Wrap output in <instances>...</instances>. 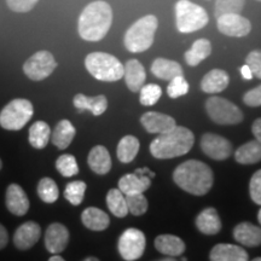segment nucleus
<instances>
[{
    "label": "nucleus",
    "instance_id": "f257e3e1",
    "mask_svg": "<svg viewBox=\"0 0 261 261\" xmlns=\"http://www.w3.org/2000/svg\"><path fill=\"white\" fill-rule=\"evenodd\" d=\"M113 23V10L108 3L96 0L81 12L77 23L80 37L86 41H99L106 37Z\"/></svg>",
    "mask_w": 261,
    "mask_h": 261
},
{
    "label": "nucleus",
    "instance_id": "f03ea898",
    "mask_svg": "<svg viewBox=\"0 0 261 261\" xmlns=\"http://www.w3.org/2000/svg\"><path fill=\"white\" fill-rule=\"evenodd\" d=\"M173 180L189 194L203 196L213 187V172L207 165L196 160L182 162L173 173Z\"/></svg>",
    "mask_w": 261,
    "mask_h": 261
},
{
    "label": "nucleus",
    "instance_id": "7ed1b4c3",
    "mask_svg": "<svg viewBox=\"0 0 261 261\" xmlns=\"http://www.w3.org/2000/svg\"><path fill=\"white\" fill-rule=\"evenodd\" d=\"M195 143L194 133L187 127L175 126L167 133L159 135L150 144V152L156 159H174L190 151Z\"/></svg>",
    "mask_w": 261,
    "mask_h": 261
},
{
    "label": "nucleus",
    "instance_id": "20e7f679",
    "mask_svg": "<svg viewBox=\"0 0 261 261\" xmlns=\"http://www.w3.org/2000/svg\"><path fill=\"white\" fill-rule=\"evenodd\" d=\"M158 27L159 19L154 15H146L136 21L127 29L123 39L127 50L133 54H139L151 47Z\"/></svg>",
    "mask_w": 261,
    "mask_h": 261
},
{
    "label": "nucleus",
    "instance_id": "39448f33",
    "mask_svg": "<svg viewBox=\"0 0 261 261\" xmlns=\"http://www.w3.org/2000/svg\"><path fill=\"white\" fill-rule=\"evenodd\" d=\"M85 67L97 80L113 83L123 77V64L113 55L92 52L85 58Z\"/></svg>",
    "mask_w": 261,
    "mask_h": 261
},
{
    "label": "nucleus",
    "instance_id": "423d86ee",
    "mask_svg": "<svg viewBox=\"0 0 261 261\" xmlns=\"http://www.w3.org/2000/svg\"><path fill=\"white\" fill-rule=\"evenodd\" d=\"M208 14L202 6L190 0H179L175 4V24L180 33H194L208 24Z\"/></svg>",
    "mask_w": 261,
    "mask_h": 261
},
{
    "label": "nucleus",
    "instance_id": "0eeeda50",
    "mask_svg": "<svg viewBox=\"0 0 261 261\" xmlns=\"http://www.w3.org/2000/svg\"><path fill=\"white\" fill-rule=\"evenodd\" d=\"M33 114V104L28 99L16 98L0 112V126L8 130H18L27 125Z\"/></svg>",
    "mask_w": 261,
    "mask_h": 261
},
{
    "label": "nucleus",
    "instance_id": "6e6552de",
    "mask_svg": "<svg viewBox=\"0 0 261 261\" xmlns=\"http://www.w3.org/2000/svg\"><path fill=\"white\" fill-rule=\"evenodd\" d=\"M205 110L212 121L219 125H237L243 120V114L240 108L221 97L208 98Z\"/></svg>",
    "mask_w": 261,
    "mask_h": 261
},
{
    "label": "nucleus",
    "instance_id": "1a4fd4ad",
    "mask_svg": "<svg viewBox=\"0 0 261 261\" xmlns=\"http://www.w3.org/2000/svg\"><path fill=\"white\" fill-rule=\"evenodd\" d=\"M57 68V62L54 55L48 51H38L29 57L23 64V71L33 81H41L54 73Z\"/></svg>",
    "mask_w": 261,
    "mask_h": 261
},
{
    "label": "nucleus",
    "instance_id": "9d476101",
    "mask_svg": "<svg viewBox=\"0 0 261 261\" xmlns=\"http://www.w3.org/2000/svg\"><path fill=\"white\" fill-rule=\"evenodd\" d=\"M145 236L138 228H128L119 240V252L126 261L138 260L145 250Z\"/></svg>",
    "mask_w": 261,
    "mask_h": 261
},
{
    "label": "nucleus",
    "instance_id": "9b49d317",
    "mask_svg": "<svg viewBox=\"0 0 261 261\" xmlns=\"http://www.w3.org/2000/svg\"><path fill=\"white\" fill-rule=\"evenodd\" d=\"M201 149L208 158L223 161L232 154V145L224 137L214 135V133H205L201 138Z\"/></svg>",
    "mask_w": 261,
    "mask_h": 261
},
{
    "label": "nucleus",
    "instance_id": "f8f14e48",
    "mask_svg": "<svg viewBox=\"0 0 261 261\" xmlns=\"http://www.w3.org/2000/svg\"><path fill=\"white\" fill-rule=\"evenodd\" d=\"M217 19L219 32L227 37H247L252 31V23L249 22V19L243 17L241 14H226Z\"/></svg>",
    "mask_w": 261,
    "mask_h": 261
},
{
    "label": "nucleus",
    "instance_id": "ddd939ff",
    "mask_svg": "<svg viewBox=\"0 0 261 261\" xmlns=\"http://www.w3.org/2000/svg\"><path fill=\"white\" fill-rule=\"evenodd\" d=\"M69 242V231L60 223L51 224L45 232V246L52 254H60Z\"/></svg>",
    "mask_w": 261,
    "mask_h": 261
},
{
    "label": "nucleus",
    "instance_id": "4468645a",
    "mask_svg": "<svg viewBox=\"0 0 261 261\" xmlns=\"http://www.w3.org/2000/svg\"><path fill=\"white\" fill-rule=\"evenodd\" d=\"M140 122L149 133H158V135L167 133L177 126L175 120L172 116L156 112L145 113L140 117Z\"/></svg>",
    "mask_w": 261,
    "mask_h": 261
},
{
    "label": "nucleus",
    "instance_id": "2eb2a0df",
    "mask_svg": "<svg viewBox=\"0 0 261 261\" xmlns=\"http://www.w3.org/2000/svg\"><path fill=\"white\" fill-rule=\"evenodd\" d=\"M41 236V228L34 221H27L22 224L14 234L15 246L21 250L29 249L38 242Z\"/></svg>",
    "mask_w": 261,
    "mask_h": 261
},
{
    "label": "nucleus",
    "instance_id": "dca6fc26",
    "mask_svg": "<svg viewBox=\"0 0 261 261\" xmlns=\"http://www.w3.org/2000/svg\"><path fill=\"white\" fill-rule=\"evenodd\" d=\"M6 207L12 214L22 217L29 210V200L23 189L17 184L9 185L6 190Z\"/></svg>",
    "mask_w": 261,
    "mask_h": 261
},
{
    "label": "nucleus",
    "instance_id": "f3484780",
    "mask_svg": "<svg viewBox=\"0 0 261 261\" xmlns=\"http://www.w3.org/2000/svg\"><path fill=\"white\" fill-rule=\"evenodd\" d=\"M123 77H125L127 87L132 92H138L144 86L146 73L143 64L137 60H129L123 65Z\"/></svg>",
    "mask_w": 261,
    "mask_h": 261
},
{
    "label": "nucleus",
    "instance_id": "a211bd4d",
    "mask_svg": "<svg viewBox=\"0 0 261 261\" xmlns=\"http://www.w3.org/2000/svg\"><path fill=\"white\" fill-rule=\"evenodd\" d=\"M211 261H248V253L236 244H217L211 252Z\"/></svg>",
    "mask_w": 261,
    "mask_h": 261
},
{
    "label": "nucleus",
    "instance_id": "6ab92c4d",
    "mask_svg": "<svg viewBox=\"0 0 261 261\" xmlns=\"http://www.w3.org/2000/svg\"><path fill=\"white\" fill-rule=\"evenodd\" d=\"M150 187V179L143 173L126 174L119 180V190L123 195L143 194Z\"/></svg>",
    "mask_w": 261,
    "mask_h": 261
},
{
    "label": "nucleus",
    "instance_id": "aec40b11",
    "mask_svg": "<svg viewBox=\"0 0 261 261\" xmlns=\"http://www.w3.org/2000/svg\"><path fill=\"white\" fill-rule=\"evenodd\" d=\"M233 237L244 247H257L261 244V227L252 223H241L234 227Z\"/></svg>",
    "mask_w": 261,
    "mask_h": 261
},
{
    "label": "nucleus",
    "instance_id": "412c9836",
    "mask_svg": "<svg viewBox=\"0 0 261 261\" xmlns=\"http://www.w3.org/2000/svg\"><path fill=\"white\" fill-rule=\"evenodd\" d=\"M74 107L79 112L89 110L94 116H99L108 109V99L106 96L100 94L96 97H87L85 94H76L73 99Z\"/></svg>",
    "mask_w": 261,
    "mask_h": 261
},
{
    "label": "nucleus",
    "instance_id": "4be33fe9",
    "mask_svg": "<svg viewBox=\"0 0 261 261\" xmlns=\"http://www.w3.org/2000/svg\"><path fill=\"white\" fill-rule=\"evenodd\" d=\"M87 162H89L90 168L99 175L107 174L112 169V158H110L109 151L103 145H97L91 150Z\"/></svg>",
    "mask_w": 261,
    "mask_h": 261
},
{
    "label": "nucleus",
    "instance_id": "5701e85b",
    "mask_svg": "<svg viewBox=\"0 0 261 261\" xmlns=\"http://www.w3.org/2000/svg\"><path fill=\"white\" fill-rule=\"evenodd\" d=\"M230 77L221 69H213L207 73L201 81V89L205 93H219L228 86Z\"/></svg>",
    "mask_w": 261,
    "mask_h": 261
},
{
    "label": "nucleus",
    "instance_id": "b1692460",
    "mask_svg": "<svg viewBox=\"0 0 261 261\" xmlns=\"http://www.w3.org/2000/svg\"><path fill=\"white\" fill-rule=\"evenodd\" d=\"M155 248L167 256H179L185 252V243L174 234H160L155 240Z\"/></svg>",
    "mask_w": 261,
    "mask_h": 261
},
{
    "label": "nucleus",
    "instance_id": "393cba45",
    "mask_svg": "<svg viewBox=\"0 0 261 261\" xmlns=\"http://www.w3.org/2000/svg\"><path fill=\"white\" fill-rule=\"evenodd\" d=\"M196 226L204 234H217L221 230V220L214 208H205L198 214Z\"/></svg>",
    "mask_w": 261,
    "mask_h": 261
},
{
    "label": "nucleus",
    "instance_id": "a878e982",
    "mask_svg": "<svg viewBox=\"0 0 261 261\" xmlns=\"http://www.w3.org/2000/svg\"><path fill=\"white\" fill-rule=\"evenodd\" d=\"M151 73L161 80L171 81L174 77L182 75L181 65L175 61L166 60V58H158L151 65Z\"/></svg>",
    "mask_w": 261,
    "mask_h": 261
},
{
    "label": "nucleus",
    "instance_id": "bb28decb",
    "mask_svg": "<svg viewBox=\"0 0 261 261\" xmlns=\"http://www.w3.org/2000/svg\"><path fill=\"white\" fill-rule=\"evenodd\" d=\"M81 220L85 226L93 231L106 230L110 224L109 215L96 207L86 208L81 214Z\"/></svg>",
    "mask_w": 261,
    "mask_h": 261
},
{
    "label": "nucleus",
    "instance_id": "cd10ccee",
    "mask_svg": "<svg viewBox=\"0 0 261 261\" xmlns=\"http://www.w3.org/2000/svg\"><path fill=\"white\" fill-rule=\"evenodd\" d=\"M75 128L73 123L68 120H62L55 127L54 132L51 135V142L58 149H67L71 144L75 137Z\"/></svg>",
    "mask_w": 261,
    "mask_h": 261
},
{
    "label": "nucleus",
    "instance_id": "c85d7f7f",
    "mask_svg": "<svg viewBox=\"0 0 261 261\" xmlns=\"http://www.w3.org/2000/svg\"><path fill=\"white\" fill-rule=\"evenodd\" d=\"M234 159L242 165H253L261 161V143L257 140H252L237 149L234 152Z\"/></svg>",
    "mask_w": 261,
    "mask_h": 261
},
{
    "label": "nucleus",
    "instance_id": "c756f323",
    "mask_svg": "<svg viewBox=\"0 0 261 261\" xmlns=\"http://www.w3.org/2000/svg\"><path fill=\"white\" fill-rule=\"evenodd\" d=\"M212 54V44L207 39H198L192 44L191 48L185 54V61L190 67H196L202 61L210 57Z\"/></svg>",
    "mask_w": 261,
    "mask_h": 261
},
{
    "label": "nucleus",
    "instance_id": "7c9ffc66",
    "mask_svg": "<svg viewBox=\"0 0 261 261\" xmlns=\"http://www.w3.org/2000/svg\"><path fill=\"white\" fill-rule=\"evenodd\" d=\"M51 138L50 126L44 121L34 122L29 128V143L33 148L44 149Z\"/></svg>",
    "mask_w": 261,
    "mask_h": 261
},
{
    "label": "nucleus",
    "instance_id": "2f4dec72",
    "mask_svg": "<svg viewBox=\"0 0 261 261\" xmlns=\"http://www.w3.org/2000/svg\"><path fill=\"white\" fill-rule=\"evenodd\" d=\"M139 140L133 136H126L117 145V159L123 163L132 162L139 151Z\"/></svg>",
    "mask_w": 261,
    "mask_h": 261
},
{
    "label": "nucleus",
    "instance_id": "473e14b6",
    "mask_svg": "<svg viewBox=\"0 0 261 261\" xmlns=\"http://www.w3.org/2000/svg\"><path fill=\"white\" fill-rule=\"evenodd\" d=\"M107 204L109 211L117 218H125L128 214L126 196L119 189H112L108 192Z\"/></svg>",
    "mask_w": 261,
    "mask_h": 261
},
{
    "label": "nucleus",
    "instance_id": "72a5a7b5",
    "mask_svg": "<svg viewBox=\"0 0 261 261\" xmlns=\"http://www.w3.org/2000/svg\"><path fill=\"white\" fill-rule=\"evenodd\" d=\"M38 195L46 203H54L57 201L60 191L55 180L51 178H42L38 185Z\"/></svg>",
    "mask_w": 261,
    "mask_h": 261
},
{
    "label": "nucleus",
    "instance_id": "f704fd0d",
    "mask_svg": "<svg viewBox=\"0 0 261 261\" xmlns=\"http://www.w3.org/2000/svg\"><path fill=\"white\" fill-rule=\"evenodd\" d=\"M246 4V0H217L214 5V16H220L226 14H241Z\"/></svg>",
    "mask_w": 261,
    "mask_h": 261
},
{
    "label": "nucleus",
    "instance_id": "c9c22d12",
    "mask_svg": "<svg viewBox=\"0 0 261 261\" xmlns=\"http://www.w3.org/2000/svg\"><path fill=\"white\" fill-rule=\"evenodd\" d=\"M85 191H86V184L84 181H71L65 187L64 197L73 205H79L84 200Z\"/></svg>",
    "mask_w": 261,
    "mask_h": 261
},
{
    "label": "nucleus",
    "instance_id": "e433bc0d",
    "mask_svg": "<svg viewBox=\"0 0 261 261\" xmlns=\"http://www.w3.org/2000/svg\"><path fill=\"white\" fill-rule=\"evenodd\" d=\"M56 168L63 177H74L79 173V166L73 155H62L57 159Z\"/></svg>",
    "mask_w": 261,
    "mask_h": 261
},
{
    "label": "nucleus",
    "instance_id": "4c0bfd02",
    "mask_svg": "<svg viewBox=\"0 0 261 261\" xmlns=\"http://www.w3.org/2000/svg\"><path fill=\"white\" fill-rule=\"evenodd\" d=\"M140 103L143 106L150 107L154 106V104L158 103V100L161 98L162 94V90L159 85L155 84H149V85H144V86L140 89Z\"/></svg>",
    "mask_w": 261,
    "mask_h": 261
},
{
    "label": "nucleus",
    "instance_id": "58836bf2",
    "mask_svg": "<svg viewBox=\"0 0 261 261\" xmlns=\"http://www.w3.org/2000/svg\"><path fill=\"white\" fill-rule=\"evenodd\" d=\"M127 207L128 212L133 215H143L148 211V200L143 194H135V195H125Z\"/></svg>",
    "mask_w": 261,
    "mask_h": 261
},
{
    "label": "nucleus",
    "instance_id": "ea45409f",
    "mask_svg": "<svg viewBox=\"0 0 261 261\" xmlns=\"http://www.w3.org/2000/svg\"><path fill=\"white\" fill-rule=\"evenodd\" d=\"M189 92V84L188 81L184 79V76L174 77L169 81L167 87V94L171 98H178L181 96H185Z\"/></svg>",
    "mask_w": 261,
    "mask_h": 261
},
{
    "label": "nucleus",
    "instance_id": "a19ab883",
    "mask_svg": "<svg viewBox=\"0 0 261 261\" xmlns=\"http://www.w3.org/2000/svg\"><path fill=\"white\" fill-rule=\"evenodd\" d=\"M246 64L252 70L253 76L261 79V51H252L246 58Z\"/></svg>",
    "mask_w": 261,
    "mask_h": 261
},
{
    "label": "nucleus",
    "instance_id": "79ce46f5",
    "mask_svg": "<svg viewBox=\"0 0 261 261\" xmlns=\"http://www.w3.org/2000/svg\"><path fill=\"white\" fill-rule=\"evenodd\" d=\"M39 0H6V4L10 10L15 12H29L31 10L38 4Z\"/></svg>",
    "mask_w": 261,
    "mask_h": 261
},
{
    "label": "nucleus",
    "instance_id": "37998d69",
    "mask_svg": "<svg viewBox=\"0 0 261 261\" xmlns=\"http://www.w3.org/2000/svg\"><path fill=\"white\" fill-rule=\"evenodd\" d=\"M249 192L252 200L256 204L261 205V169L256 173H254L252 179H250Z\"/></svg>",
    "mask_w": 261,
    "mask_h": 261
},
{
    "label": "nucleus",
    "instance_id": "c03bdc74",
    "mask_svg": "<svg viewBox=\"0 0 261 261\" xmlns=\"http://www.w3.org/2000/svg\"><path fill=\"white\" fill-rule=\"evenodd\" d=\"M243 102L247 104L248 107H260L261 106V85L255 87V89L248 91L244 94Z\"/></svg>",
    "mask_w": 261,
    "mask_h": 261
},
{
    "label": "nucleus",
    "instance_id": "a18cd8bd",
    "mask_svg": "<svg viewBox=\"0 0 261 261\" xmlns=\"http://www.w3.org/2000/svg\"><path fill=\"white\" fill-rule=\"evenodd\" d=\"M252 130H253V135L256 138L257 142L261 143V117L260 119H256L255 121H254Z\"/></svg>",
    "mask_w": 261,
    "mask_h": 261
},
{
    "label": "nucleus",
    "instance_id": "49530a36",
    "mask_svg": "<svg viewBox=\"0 0 261 261\" xmlns=\"http://www.w3.org/2000/svg\"><path fill=\"white\" fill-rule=\"evenodd\" d=\"M8 241H9L8 231H6V228L0 224V249H3V248L6 247Z\"/></svg>",
    "mask_w": 261,
    "mask_h": 261
},
{
    "label": "nucleus",
    "instance_id": "de8ad7c7",
    "mask_svg": "<svg viewBox=\"0 0 261 261\" xmlns=\"http://www.w3.org/2000/svg\"><path fill=\"white\" fill-rule=\"evenodd\" d=\"M241 74H242V76H243L246 80H252V79H253V73H252V70H250V68L248 67L247 64H244L243 67L241 68Z\"/></svg>",
    "mask_w": 261,
    "mask_h": 261
},
{
    "label": "nucleus",
    "instance_id": "09e8293b",
    "mask_svg": "<svg viewBox=\"0 0 261 261\" xmlns=\"http://www.w3.org/2000/svg\"><path fill=\"white\" fill-rule=\"evenodd\" d=\"M48 261H65V260L62 256H60V255H54Z\"/></svg>",
    "mask_w": 261,
    "mask_h": 261
},
{
    "label": "nucleus",
    "instance_id": "8fccbe9b",
    "mask_svg": "<svg viewBox=\"0 0 261 261\" xmlns=\"http://www.w3.org/2000/svg\"><path fill=\"white\" fill-rule=\"evenodd\" d=\"M159 261H177V260H175L174 257L168 256V257H165V259H161V260H159Z\"/></svg>",
    "mask_w": 261,
    "mask_h": 261
},
{
    "label": "nucleus",
    "instance_id": "3c124183",
    "mask_svg": "<svg viewBox=\"0 0 261 261\" xmlns=\"http://www.w3.org/2000/svg\"><path fill=\"white\" fill-rule=\"evenodd\" d=\"M84 261H99L97 259V257H93V256H90V257H86Z\"/></svg>",
    "mask_w": 261,
    "mask_h": 261
},
{
    "label": "nucleus",
    "instance_id": "603ef678",
    "mask_svg": "<svg viewBox=\"0 0 261 261\" xmlns=\"http://www.w3.org/2000/svg\"><path fill=\"white\" fill-rule=\"evenodd\" d=\"M257 220H259V223L261 225V210L259 211V213H257Z\"/></svg>",
    "mask_w": 261,
    "mask_h": 261
},
{
    "label": "nucleus",
    "instance_id": "864d4df0",
    "mask_svg": "<svg viewBox=\"0 0 261 261\" xmlns=\"http://www.w3.org/2000/svg\"><path fill=\"white\" fill-rule=\"evenodd\" d=\"M252 261H261V257H256V259H254Z\"/></svg>",
    "mask_w": 261,
    "mask_h": 261
},
{
    "label": "nucleus",
    "instance_id": "5fc2aeb1",
    "mask_svg": "<svg viewBox=\"0 0 261 261\" xmlns=\"http://www.w3.org/2000/svg\"><path fill=\"white\" fill-rule=\"evenodd\" d=\"M181 261H188L187 257H181Z\"/></svg>",
    "mask_w": 261,
    "mask_h": 261
},
{
    "label": "nucleus",
    "instance_id": "6e6d98bb",
    "mask_svg": "<svg viewBox=\"0 0 261 261\" xmlns=\"http://www.w3.org/2000/svg\"><path fill=\"white\" fill-rule=\"evenodd\" d=\"M2 166H3V163H2V160H0V169H2Z\"/></svg>",
    "mask_w": 261,
    "mask_h": 261
},
{
    "label": "nucleus",
    "instance_id": "4d7b16f0",
    "mask_svg": "<svg viewBox=\"0 0 261 261\" xmlns=\"http://www.w3.org/2000/svg\"><path fill=\"white\" fill-rule=\"evenodd\" d=\"M257 2H261V0H257Z\"/></svg>",
    "mask_w": 261,
    "mask_h": 261
}]
</instances>
